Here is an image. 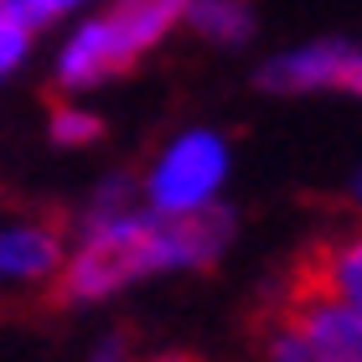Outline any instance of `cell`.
I'll return each instance as SVG.
<instances>
[{"label":"cell","instance_id":"obj_4","mask_svg":"<svg viewBox=\"0 0 362 362\" xmlns=\"http://www.w3.org/2000/svg\"><path fill=\"white\" fill-rule=\"evenodd\" d=\"M285 321L310 347V362H362V310L321 290L310 274H295Z\"/></svg>","mask_w":362,"mask_h":362},{"label":"cell","instance_id":"obj_11","mask_svg":"<svg viewBox=\"0 0 362 362\" xmlns=\"http://www.w3.org/2000/svg\"><path fill=\"white\" fill-rule=\"evenodd\" d=\"M264 362H310V347L300 341V332L279 316L269 326V337H264Z\"/></svg>","mask_w":362,"mask_h":362},{"label":"cell","instance_id":"obj_10","mask_svg":"<svg viewBox=\"0 0 362 362\" xmlns=\"http://www.w3.org/2000/svg\"><path fill=\"white\" fill-rule=\"evenodd\" d=\"M31 37H37V31H26L21 21L0 16V83H6L11 73H21V68H26V57H31Z\"/></svg>","mask_w":362,"mask_h":362},{"label":"cell","instance_id":"obj_13","mask_svg":"<svg viewBox=\"0 0 362 362\" xmlns=\"http://www.w3.org/2000/svg\"><path fill=\"white\" fill-rule=\"evenodd\" d=\"M88 362H135V347H129V337L109 332V337H98V341H93Z\"/></svg>","mask_w":362,"mask_h":362},{"label":"cell","instance_id":"obj_16","mask_svg":"<svg viewBox=\"0 0 362 362\" xmlns=\"http://www.w3.org/2000/svg\"><path fill=\"white\" fill-rule=\"evenodd\" d=\"M357 187H362V181H357Z\"/></svg>","mask_w":362,"mask_h":362},{"label":"cell","instance_id":"obj_14","mask_svg":"<svg viewBox=\"0 0 362 362\" xmlns=\"http://www.w3.org/2000/svg\"><path fill=\"white\" fill-rule=\"evenodd\" d=\"M83 6H93V0H57V11L68 16V11H83Z\"/></svg>","mask_w":362,"mask_h":362},{"label":"cell","instance_id":"obj_12","mask_svg":"<svg viewBox=\"0 0 362 362\" xmlns=\"http://www.w3.org/2000/svg\"><path fill=\"white\" fill-rule=\"evenodd\" d=\"M0 16H11V21H21L26 31H42L47 21H57V0H0Z\"/></svg>","mask_w":362,"mask_h":362},{"label":"cell","instance_id":"obj_9","mask_svg":"<svg viewBox=\"0 0 362 362\" xmlns=\"http://www.w3.org/2000/svg\"><path fill=\"white\" fill-rule=\"evenodd\" d=\"M47 135H52V145H62V151H83V145H93L104 135V119L83 104H57L52 119H47Z\"/></svg>","mask_w":362,"mask_h":362},{"label":"cell","instance_id":"obj_8","mask_svg":"<svg viewBox=\"0 0 362 362\" xmlns=\"http://www.w3.org/2000/svg\"><path fill=\"white\" fill-rule=\"evenodd\" d=\"M181 26H192L202 42L238 47V42L254 37V6L249 0H187Z\"/></svg>","mask_w":362,"mask_h":362},{"label":"cell","instance_id":"obj_2","mask_svg":"<svg viewBox=\"0 0 362 362\" xmlns=\"http://www.w3.org/2000/svg\"><path fill=\"white\" fill-rule=\"evenodd\" d=\"M187 0H109L104 11L83 16L68 42L57 47V88L88 93L140 62L151 47H160L181 26Z\"/></svg>","mask_w":362,"mask_h":362},{"label":"cell","instance_id":"obj_15","mask_svg":"<svg viewBox=\"0 0 362 362\" xmlns=\"http://www.w3.org/2000/svg\"><path fill=\"white\" fill-rule=\"evenodd\" d=\"M160 362H192V357H160Z\"/></svg>","mask_w":362,"mask_h":362},{"label":"cell","instance_id":"obj_5","mask_svg":"<svg viewBox=\"0 0 362 362\" xmlns=\"http://www.w3.org/2000/svg\"><path fill=\"white\" fill-rule=\"evenodd\" d=\"M259 83L269 93H357L362 98V47L357 42H305L264 62Z\"/></svg>","mask_w":362,"mask_h":362},{"label":"cell","instance_id":"obj_7","mask_svg":"<svg viewBox=\"0 0 362 362\" xmlns=\"http://www.w3.org/2000/svg\"><path fill=\"white\" fill-rule=\"evenodd\" d=\"M300 274H310L321 290H332L337 300H347V305L362 310V228L321 243V249L300 264Z\"/></svg>","mask_w":362,"mask_h":362},{"label":"cell","instance_id":"obj_3","mask_svg":"<svg viewBox=\"0 0 362 362\" xmlns=\"http://www.w3.org/2000/svg\"><path fill=\"white\" fill-rule=\"evenodd\" d=\"M228 166H233V151L218 129H181L176 140L160 145L156 166L145 171L140 202L151 212H166V218L218 207V197L228 187Z\"/></svg>","mask_w":362,"mask_h":362},{"label":"cell","instance_id":"obj_6","mask_svg":"<svg viewBox=\"0 0 362 362\" xmlns=\"http://www.w3.org/2000/svg\"><path fill=\"white\" fill-rule=\"evenodd\" d=\"M68 238L57 223L42 218H6L0 223V285H47L62 269Z\"/></svg>","mask_w":362,"mask_h":362},{"label":"cell","instance_id":"obj_1","mask_svg":"<svg viewBox=\"0 0 362 362\" xmlns=\"http://www.w3.org/2000/svg\"><path fill=\"white\" fill-rule=\"evenodd\" d=\"M228 238H233V212L223 202L166 218V212H151L140 202L129 176H109L88 197L52 285L68 305H93V300L119 295L124 285H135L145 274L218 264Z\"/></svg>","mask_w":362,"mask_h":362}]
</instances>
